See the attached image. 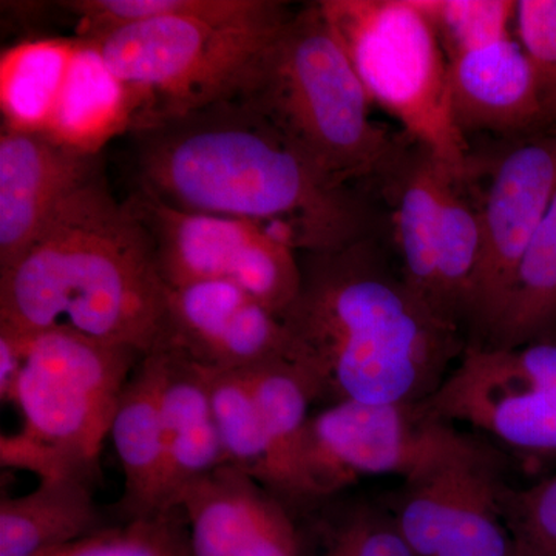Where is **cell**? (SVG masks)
<instances>
[{
  "label": "cell",
  "mask_w": 556,
  "mask_h": 556,
  "mask_svg": "<svg viewBox=\"0 0 556 556\" xmlns=\"http://www.w3.org/2000/svg\"><path fill=\"white\" fill-rule=\"evenodd\" d=\"M134 135L138 190L169 206L255 223L299 254L369 236L356 190L244 102H218Z\"/></svg>",
  "instance_id": "1"
},
{
  "label": "cell",
  "mask_w": 556,
  "mask_h": 556,
  "mask_svg": "<svg viewBox=\"0 0 556 556\" xmlns=\"http://www.w3.org/2000/svg\"><path fill=\"white\" fill-rule=\"evenodd\" d=\"M302 283L280 318L317 402L419 404L468 343L388 268L371 237L299 254Z\"/></svg>",
  "instance_id": "2"
},
{
  "label": "cell",
  "mask_w": 556,
  "mask_h": 556,
  "mask_svg": "<svg viewBox=\"0 0 556 556\" xmlns=\"http://www.w3.org/2000/svg\"><path fill=\"white\" fill-rule=\"evenodd\" d=\"M166 306L148 230L102 174L73 192L0 273V329L13 334L70 329L146 356L163 342Z\"/></svg>",
  "instance_id": "3"
},
{
  "label": "cell",
  "mask_w": 556,
  "mask_h": 556,
  "mask_svg": "<svg viewBox=\"0 0 556 556\" xmlns=\"http://www.w3.org/2000/svg\"><path fill=\"white\" fill-rule=\"evenodd\" d=\"M239 101L345 185L391 178L408 155L372 119L367 90L318 2L291 14Z\"/></svg>",
  "instance_id": "4"
},
{
  "label": "cell",
  "mask_w": 556,
  "mask_h": 556,
  "mask_svg": "<svg viewBox=\"0 0 556 556\" xmlns=\"http://www.w3.org/2000/svg\"><path fill=\"white\" fill-rule=\"evenodd\" d=\"M289 17L288 9L251 21L163 17L86 40L126 89L134 134L239 100Z\"/></svg>",
  "instance_id": "5"
},
{
  "label": "cell",
  "mask_w": 556,
  "mask_h": 556,
  "mask_svg": "<svg viewBox=\"0 0 556 556\" xmlns=\"http://www.w3.org/2000/svg\"><path fill=\"white\" fill-rule=\"evenodd\" d=\"M372 105L401 124L463 188L470 175L466 137L450 102L448 60L416 0L318 2Z\"/></svg>",
  "instance_id": "6"
},
{
  "label": "cell",
  "mask_w": 556,
  "mask_h": 556,
  "mask_svg": "<svg viewBox=\"0 0 556 556\" xmlns=\"http://www.w3.org/2000/svg\"><path fill=\"white\" fill-rule=\"evenodd\" d=\"M14 336L25 350L13 402L24 417L21 431L93 484L121 394L144 354L70 329Z\"/></svg>",
  "instance_id": "7"
},
{
  "label": "cell",
  "mask_w": 556,
  "mask_h": 556,
  "mask_svg": "<svg viewBox=\"0 0 556 556\" xmlns=\"http://www.w3.org/2000/svg\"><path fill=\"white\" fill-rule=\"evenodd\" d=\"M486 445L479 434L434 416L424 402H340L311 416L306 477L318 503L364 477L393 475L407 484Z\"/></svg>",
  "instance_id": "8"
},
{
  "label": "cell",
  "mask_w": 556,
  "mask_h": 556,
  "mask_svg": "<svg viewBox=\"0 0 556 556\" xmlns=\"http://www.w3.org/2000/svg\"><path fill=\"white\" fill-rule=\"evenodd\" d=\"M424 404L527 460L556 459V340L515 348L468 343Z\"/></svg>",
  "instance_id": "9"
},
{
  "label": "cell",
  "mask_w": 556,
  "mask_h": 556,
  "mask_svg": "<svg viewBox=\"0 0 556 556\" xmlns=\"http://www.w3.org/2000/svg\"><path fill=\"white\" fill-rule=\"evenodd\" d=\"M126 203L148 230L167 288L236 285L278 317L298 298L299 252L262 226L182 211L139 190Z\"/></svg>",
  "instance_id": "10"
},
{
  "label": "cell",
  "mask_w": 556,
  "mask_h": 556,
  "mask_svg": "<svg viewBox=\"0 0 556 556\" xmlns=\"http://www.w3.org/2000/svg\"><path fill=\"white\" fill-rule=\"evenodd\" d=\"M501 466L500 452L486 445L404 484L393 518L415 556H517Z\"/></svg>",
  "instance_id": "11"
},
{
  "label": "cell",
  "mask_w": 556,
  "mask_h": 556,
  "mask_svg": "<svg viewBox=\"0 0 556 556\" xmlns=\"http://www.w3.org/2000/svg\"><path fill=\"white\" fill-rule=\"evenodd\" d=\"M556 193V134L522 142L497 163L479 211L481 260L466 321L484 340L495 328L519 265Z\"/></svg>",
  "instance_id": "12"
},
{
  "label": "cell",
  "mask_w": 556,
  "mask_h": 556,
  "mask_svg": "<svg viewBox=\"0 0 556 556\" xmlns=\"http://www.w3.org/2000/svg\"><path fill=\"white\" fill-rule=\"evenodd\" d=\"M159 350L172 351L206 371L294 364V345L281 318L243 289L223 281L167 288L166 327Z\"/></svg>",
  "instance_id": "13"
},
{
  "label": "cell",
  "mask_w": 556,
  "mask_h": 556,
  "mask_svg": "<svg viewBox=\"0 0 556 556\" xmlns=\"http://www.w3.org/2000/svg\"><path fill=\"white\" fill-rule=\"evenodd\" d=\"M186 515L193 556H302L294 514L266 486L223 466L190 484Z\"/></svg>",
  "instance_id": "14"
},
{
  "label": "cell",
  "mask_w": 556,
  "mask_h": 556,
  "mask_svg": "<svg viewBox=\"0 0 556 556\" xmlns=\"http://www.w3.org/2000/svg\"><path fill=\"white\" fill-rule=\"evenodd\" d=\"M102 174L100 155L76 152L38 131L0 135V273L9 270L61 204Z\"/></svg>",
  "instance_id": "15"
},
{
  "label": "cell",
  "mask_w": 556,
  "mask_h": 556,
  "mask_svg": "<svg viewBox=\"0 0 556 556\" xmlns=\"http://www.w3.org/2000/svg\"><path fill=\"white\" fill-rule=\"evenodd\" d=\"M452 112L459 130L519 134L546 123L535 75L517 39L448 62Z\"/></svg>",
  "instance_id": "16"
},
{
  "label": "cell",
  "mask_w": 556,
  "mask_h": 556,
  "mask_svg": "<svg viewBox=\"0 0 556 556\" xmlns=\"http://www.w3.org/2000/svg\"><path fill=\"white\" fill-rule=\"evenodd\" d=\"M164 357L160 350L142 356L121 394L110 438L123 468L124 490L116 514L121 522L156 517L161 511L164 448Z\"/></svg>",
  "instance_id": "17"
},
{
  "label": "cell",
  "mask_w": 556,
  "mask_h": 556,
  "mask_svg": "<svg viewBox=\"0 0 556 556\" xmlns=\"http://www.w3.org/2000/svg\"><path fill=\"white\" fill-rule=\"evenodd\" d=\"M164 357V466L161 511L175 510L179 496L193 482L226 466L211 391L204 369L185 357L160 350Z\"/></svg>",
  "instance_id": "18"
},
{
  "label": "cell",
  "mask_w": 556,
  "mask_h": 556,
  "mask_svg": "<svg viewBox=\"0 0 556 556\" xmlns=\"http://www.w3.org/2000/svg\"><path fill=\"white\" fill-rule=\"evenodd\" d=\"M270 453L269 492L294 514L316 504L306 477L305 452L309 407L316 394L291 362L248 369Z\"/></svg>",
  "instance_id": "19"
},
{
  "label": "cell",
  "mask_w": 556,
  "mask_h": 556,
  "mask_svg": "<svg viewBox=\"0 0 556 556\" xmlns=\"http://www.w3.org/2000/svg\"><path fill=\"white\" fill-rule=\"evenodd\" d=\"M131 108L123 84L110 72L93 40L79 39L67 79L43 135L89 155L110 138L130 131Z\"/></svg>",
  "instance_id": "20"
},
{
  "label": "cell",
  "mask_w": 556,
  "mask_h": 556,
  "mask_svg": "<svg viewBox=\"0 0 556 556\" xmlns=\"http://www.w3.org/2000/svg\"><path fill=\"white\" fill-rule=\"evenodd\" d=\"M102 527L93 484L76 478L39 481L30 493L0 501V556H40Z\"/></svg>",
  "instance_id": "21"
},
{
  "label": "cell",
  "mask_w": 556,
  "mask_h": 556,
  "mask_svg": "<svg viewBox=\"0 0 556 556\" xmlns=\"http://www.w3.org/2000/svg\"><path fill=\"white\" fill-rule=\"evenodd\" d=\"M391 179H396L394 236L402 277L409 289L438 313L434 276L442 208L448 189L457 182L437 159L420 148L405 156Z\"/></svg>",
  "instance_id": "22"
},
{
  "label": "cell",
  "mask_w": 556,
  "mask_h": 556,
  "mask_svg": "<svg viewBox=\"0 0 556 556\" xmlns=\"http://www.w3.org/2000/svg\"><path fill=\"white\" fill-rule=\"evenodd\" d=\"M556 328V193L522 258L503 314L481 345L515 348Z\"/></svg>",
  "instance_id": "23"
},
{
  "label": "cell",
  "mask_w": 556,
  "mask_h": 556,
  "mask_svg": "<svg viewBox=\"0 0 556 556\" xmlns=\"http://www.w3.org/2000/svg\"><path fill=\"white\" fill-rule=\"evenodd\" d=\"M75 50L72 40H36L2 54L0 104L5 129L46 131Z\"/></svg>",
  "instance_id": "24"
},
{
  "label": "cell",
  "mask_w": 556,
  "mask_h": 556,
  "mask_svg": "<svg viewBox=\"0 0 556 556\" xmlns=\"http://www.w3.org/2000/svg\"><path fill=\"white\" fill-rule=\"evenodd\" d=\"M60 7L78 20L80 39L163 17L251 21L287 9L274 0H70Z\"/></svg>",
  "instance_id": "25"
},
{
  "label": "cell",
  "mask_w": 556,
  "mask_h": 556,
  "mask_svg": "<svg viewBox=\"0 0 556 556\" xmlns=\"http://www.w3.org/2000/svg\"><path fill=\"white\" fill-rule=\"evenodd\" d=\"M203 369V368H201ZM212 408L226 466L237 468L269 490L270 453L265 426L248 369L206 371Z\"/></svg>",
  "instance_id": "26"
},
{
  "label": "cell",
  "mask_w": 556,
  "mask_h": 556,
  "mask_svg": "<svg viewBox=\"0 0 556 556\" xmlns=\"http://www.w3.org/2000/svg\"><path fill=\"white\" fill-rule=\"evenodd\" d=\"M481 222L460 186L453 185L442 208L434 276V306L456 325L467 317L468 299L481 260Z\"/></svg>",
  "instance_id": "27"
},
{
  "label": "cell",
  "mask_w": 556,
  "mask_h": 556,
  "mask_svg": "<svg viewBox=\"0 0 556 556\" xmlns=\"http://www.w3.org/2000/svg\"><path fill=\"white\" fill-rule=\"evenodd\" d=\"M40 556H193L181 508L105 526Z\"/></svg>",
  "instance_id": "28"
},
{
  "label": "cell",
  "mask_w": 556,
  "mask_h": 556,
  "mask_svg": "<svg viewBox=\"0 0 556 556\" xmlns=\"http://www.w3.org/2000/svg\"><path fill=\"white\" fill-rule=\"evenodd\" d=\"M437 31L448 62L511 38L514 0H416Z\"/></svg>",
  "instance_id": "29"
},
{
  "label": "cell",
  "mask_w": 556,
  "mask_h": 556,
  "mask_svg": "<svg viewBox=\"0 0 556 556\" xmlns=\"http://www.w3.org/2000/svg\"><path fill=\"white\" fill-rule=\"evenodd\" d=\"M503 517L517 556H556V475L501 495Z\"/></svg>",
  "instance_id": "30"
},
{
  "label": "cell",
  "mask_w": 556,
  "mask_h": 556,
  "mask_svg": "<svg viewBox=\"0 0 556 556\" xmlns=\"http://www.w3.org/2000/svg\"><path fill=\"white\" fill-rule=\"evenodd\" d=\"M514 28L535 75L546 123H556V0H517Z\"/></svg>",
  "instance_id": "31"
},
{
  "label": "cell",
  "mask_w": 556,
  "mask_h": 556,
  "mask_svg": "<svg viewBox=\"0 0 556 556\" xmlns=\"http://www.w3.org/2000/svg\"><path fill=\"white\" fill-rule=\"evenodd\" d=\"M320 556H415L393 517L356 508L324 526Z\"/></svg>",
  "instance_id": "32"
},
{
  "label": "cell",
  "mask_w": 556,
  "mask_h": 556,
  "mask_svg": "<svg viewBox=\"0 0 556 556\" xmlns=\"http://www.w3.org/2000/svg\"><path fill=\"white\" fill-rule=\"evenodd\" d=\"M24 361L22 339L9 331H0V401L3 404L14 402Z\"/></svg>",
  "instance_id": "33"
}]
</instances>
